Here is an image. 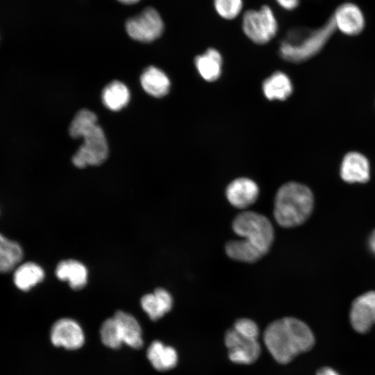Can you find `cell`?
Instances as JSON below:
<instances>
[{"instance_id":"1","label":"cell","mask_w":375,"mask_h":375,"mask_svg":"<svg viewBox=\"0 0 375 375\" xmlns=\"http://www.w3.org/2000/svg\"><path fill=\"white\" fill-rule=\"evenodd\" d=\"M264 341L272 357L278 362L286 364L298 354L310 350L315 344V337L303 322L284 317L269 324Z\"/></svg>"},{"instance_id":"2","label":"cell","mask_w":375,"mask_h":375,"mask_svg":"<svg viewBox=\"0 0 375 375\" xmlns=\"http://www.w3.org/2000/svg\"><path fill=\"white\" fill-rule=\"evenodd\" d=\"M97 122L96 115L87 109L79 110L71 122L70 135L74 138H83V144L72 159L73 164L78 168L99 165L108 157L107 140L103 129Z\"/></svg>"},{"instance_id":"3","label":"cell","mask_w":375,"mask_h":375,"mask_svg":"<svg viewBox=\"0 0 375 375\" xmlns=\"http://www.w3.org/2000/svg\"><path fill=\"white\" fill-rule=\"evenodd\" d=\"M314 197L311 190L297 182H288L278 190L274 200V217L285 228L304 223L311 215Z\"/></svg>"},{"instance_id":"4","label":"cell","mask_w":375,"mask_h":375,"mask_svg":"<svg viewBox=\"0 0 375 375\" xmlns=\"http://www.w3.org/2000/svg\"><path fill=\"white\" fill-rule=\"evenodd\" d=\"M335 29L332 18L314 30L297 28L290 31L281 43V57L289 62H299L317 53Z\"/></svg>"},{"instance_id":"5","label":"cell","mask_w":375,"mask_h":375,"mask_svg":"<svg viewBox=\"0 0 375 375\" xmlns=\"http://www.w3.org/2000/svg\"><path fill=\"white\" fill-rule=\"evenodd\" d=\"M232 228L235 234L243 238L242 240L264 255L269 251L274 232L272 223L265 216L253 211L242 212L234 218Z\"/></svg>"},{"instance_id":"6","label":"cell","mask_w":375,"mask_h":375,"mask_svg":"<svg viewBox=\"0 0 375 375\" xmlns=\"http://www.w3.org/2000/svg\"><path fill=\"white\" fill-rule=\"evenodd\" d=\"M242 28L251 41L265 44L276 35L278 24L272 9L262 6L258 10H249L244 13Z\"/></svg>"},{"instance_id":"7","label":"cell","mask_w":375,"mask_h":375,"mask_svg":"<svg viewBox=\"0 0 375 375\" xmlns=\"http://www.w3.org/2000/svg\"><path fill=\"white\" fill-rule=\"evenodd\" d=\"M128 35L133 40L149 42L158 38L163 32L164 24L159 13L153 8H147L126 23Z\"/></svg>"},{"instance_id":"8","label":"cell","mask_w":375,"mask_h":375,"mask_svg":"<svg viewBox=\"0 0 375 375\" xmlns=\"http://www.w3.org/2000/svg\"><path fill=\"white\" fill-rule=\"evenodd\" d=\"M225 344L228 350L230 360L235 363H253L260 354V346L258 340L244 337L233 328L226 332Z\"/></svg>"},{"instance_id":"9","label":"cell","mask_w":375,"mask_h":375,"mask_svg":"<svg viewBox=\"0 0 375 375\" xmlns=\"http://www.w3.org/2000/svg\"><path fill=\"white\" fill-rule=\"evenodd\" d=\"M52 344L69 350L81 348L85 342V335L81 326L69 318H62L52 326L50 334Z\"/></svg>"},{"instance_id":"10","label":"cell","mask_w":375,"mask_h":375,"mask_svg":"<svg viewBox=\"0 0 375 375\" xmlns=\"http://www.w3.org/2000/svg\"><path fill=\"white\" fill-rule=\"evenodd\" d=\"M349 319L353 328L365 333L375 324V291L358 297L352 303Z\"/></svg>"},{"instance_id":"11","label":"cell","mask_w":375,"mask_h":375,"mask_svg":"<svg viewBox=\"0 0 375 375\" xmlns=\"http://www.w3.org/2000/svg\"><path fill=\"white\" fill-rule=\"evenodd\" d=\"M331 18L335 28L347 35H357L365 27L364 15L360 8L353 3L341 4Z\"/></svg>"},{"instance_id":"12","label":"cell","mask_w":375,"mask_h":375,"mask_svg":"<svg viewBox=\"0 0 375 375\" xmlns=\"http://www.w3.org/2000/svg\"><path fill=\"white\" fill-rule=\"evenodd\" d=\"M228 202L237 208H246L254 203L259 196V188L253 180L241 177L232 181L226 188Z\"/></svg>"},{"instance_id":"13","label":"cell","mask_w":375,"mask_h":375,"mask_svg":"<svg viewBox=\"0 0 375 375\" xmlns=\"http://www.w3.org/2000/svg\"><path fill=\"white\" fill-rule=\"evenodd\" d=\"M340 174L342 179L349 183L367 182L370 177L368 159L359 152L347 153L341 162Z\"/></svg>"},{"instance_id":"14","label":"cell","mask_w":375,"mask_h":375,"mask_svg":"<svg viewBox=\"0 0 375 375\" xmlns=\"http://www.w3.org/2000/svg\"><path fill=\"white\" fill-rule=\"evenodd\" d=\"M141 306L149 318L156 320L170 311L173 299L170 293L163 288H157L153 293L141 298Z\"/></svg>"},{"instance_id":"15","label":"cell","mask_w":375,"mask_h":375,"mask_svg":"<svg viewBox=\"0 0 375 375\" xmlns=\"http://www.w3.org/2000/svg\"><path fill=\"white\" fill-rule=\"evenodd\" d=\"M58 279L67 281L74 290L83 288L88 281V270L85 266L76 260H66L60 262L56 269Z\"/></svg>"},{"instance_id":"16","label":"cell","mask_w":375,"mask_h":375,"mask_svg":"<svg viewBox=\"0 0 375 375\" xmlns=\"http://www.w3.org/2000/svg\"><path fill=\"white\" fill-rule=\"evenodd\" d=\"M113 317L118 324L123 343L134 349L142 347V329L137 319L122 310L117 311Z\"/></svg>"},{"instance_id":"17","label":"cell","mask_w":375,"mask_h":375,"mask_svg":"<svg viewBox=\"0 0 375 375\" xmlns=\"http://www.w3.org/2000/svg\"><path fill=\"white\" fill-rule=\"evenodd\" d=\"M147 356L152 366L158 371L172 369L178 361L176 350L158 340L151 342L147 351Z\"/></svg>"},{"instance_id":"18","label":"cell","mask_w":375,"mask_h":375,"mask_svg":"<svg viewBox=\"0 0 375 375\" xmlns=\"http://www.w3.org/2000/svg\"><path fill=\"white\" fill-rule=\"evenodd\" d=\"M140 82L144 90L155 97H162L169 91L170 81L168 76L162 70L153 66L142 72Z\"/></svg>"},{"instance_id":"19","label":"cell","mask_w":375,"mask_h":375,"mask_svg":"<svg viewBox=\"0 0 375 375\" xmlns=\"http://www.w3.org/2000/svg\"><path fill=\"white\" fill-rule=\"evenodd\" d=\"M194 64L200 76L207 81H216L221 74L222 58L220 53L210 48L196 57Z\"/></svg>"},{"instance_id":"20","label":"cell","mask_w":375,"mask_h":375,"mask_svg":"<svg viewBox=\"0 0 375 375\" xmlns=\"http://www.w3.org/2000/svg\"><path fill=\"white\" fill-rule=\"evenodd\" d=\"M262 91L269 100H285L292 92V84L287 74L276 72L262 83Z\"/></svg>"},{"instance_id":"21","label":"cell","mask_w":375,"mask_h":375,"mask_svg":"<svg viewBox=\"0 0 375 375\" xmlns=\"http://www.w3.org/2000/svg\"><path fill=\"white\" fill-rule=\"evenodd\" d=\"M44 277V272L40 266L36 263L28 262L15 268L13 280L19 290L28 291L40 283Z\"/></svg>"},{"instance_id":"22","label":"cell","mask_w":375,"mask_h":375,"mask_svg":"<svg viewBox=\"0 0 375 375\" xmlns=\"http://www.w3.org/2000/svg\"><path fill=\"white\" fill-rule=\"evenodd\" d=\"M130 100L127 87L120 81H114L107 85L102 92V102L108 109L118 111L124 108Z\"/></svg>"},{"instance_id":"23","label":"cell","mask_w":375,"mask_h":375,"mask_svg":"<svg viewBox=\"0 0 375 375\" xmlns=\"http://www.w3.org/2000/svg\"><path fill=\"white\" fill-rule=\"evenodd\" d=\"M23 258L20 245L0 234V273L10 272Z\"/></svg>"},{"instance_id":"24","label":"cell","mask_w":375,"mask_h":375,"mask_svg":"<svg viewBox=\"0 0 375 375\" xmlns=\"http://www.w3.org/2000/svg\"><path fill=\"white\" fill-rule=\"evenodd\" d=\"M225 251L230 258L244 262H254L265 256L258 249L242 240L226 242Z\"/></svg>"},{"instance_id":"25","label":"cell","mask_w":375,"mask_h":375,"mask_svg":"<svg viewBox=\"0 0 375 375\" xmlns=\"http://www.w3.org/2000/svg\"><path fill=\"white\" fill-rule=\"evenodd\" d=\"M102 343L111 349H118L123 344L119 328L114 317L106 319L100 328Z\"/></svg>"},{"instance_id":"26","label":"cell","mask_w":375,"mask_h":375,"mask_svg":"<svg viewBox=\"0 0 375 375\" xmlns=\"http://www.w3.org/2000/svg\"><path fill=\"white\" fill-rule=\"evenodd\" d=\"M217 13L224 19H232L237 17L242 8V0H214Z\"/></svg>"},{"instance_id":"27","label":"cell","mask_w":375,"mask_h":375,"mask_svg":"<svg viewBox=\"0 0 375 375\" xmlns=\"http://www.w3.org/2000/svg\"><path fill=\"white\" fill-rule=\"evenodd\" d=\"M240 335L253 340H258L259 329L251 319L242 318L238 319L233 327Z\"/></svg>"},{"instance_id":"28","label":"cell","mask_w":375,"mask_h":375,"mask_svg":"<svg viewBox=\"0 0 375 375\" xmlns=\"http://www.w3.org/2000/svg\"><path fill=\"white\" fill-rule=\"evenodd\" d=\"M300 0H276L278 3L286 10H292L297 7Z\"/></svg>"},{"instance_id":"29","label":"cell","mask_w":375,"mask_h":375,"mask_svg":"<svg viewBox=\"0 0 375 375\" xmlns=\"http://www.w3.org/2000/svg\"><path fill=\"white\" fill-rule=\"evenodd\" d=\"M316 375H340L336 371L333 369L324 367L321 368L317 373Z\"/></svg>"},{"instance_id":"30","label":"cell","mask_w":375,"mask_h":375,"mask_svg":"<svg viewBox=\"0 0 375 375\" xmlns=\"http://www.w3.org/2000/svg\"><path fill=\"white\" fill-rule=\"evenodd\" d=\"M369 246L371 251L375 253V230L372 232L369 237Z\"/></svg>"},{"instance_id":"31","label":"cell","mask_w":375,"mask_h":375,"mask_svg":"<svg viewBox=\"0 0 375 375\" xmlns=\"http://www.w3.org/2000/svg\"><path fill=\"white\" fill-rule=\"evenodd\" d=\"M119 1L126 4H133L138 2L140 0H118Z\"/></svg>"}]
</instances>
